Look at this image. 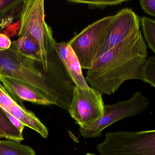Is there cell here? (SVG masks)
<instances>
[{
	"mask_svg": "<svg viewBox=\"0 0 155 155\" xmlns=\"http://www.w3.org/2000/svg\"><path fill=\"white\" fill-rule=\"evenodd\" d=\"M147 57L140 30L97 59L87 71L86 81L102 95L110 96L127 81H142Z\"/></svg>",
	"mask_w": 155,
	"mask_h": 155,
	"instance_id": "cell-1",
	"label": "cell"
},
{
	"mask_svg": "<svg viewBox=\"0 0 155 155\" xmlns=\"http://www.w3.org/2000/svg\"><path fill=\"white\" fill-rule=\"evenodd\" d=\"M0 76L23 82L43 93L54 105L68 110L75 84L60 60L52 62L44 75L35 63L18 57L11 48L0 52Z\"/></svg>",
	"mask_w": 155,
	"mask_h": 155,
	"instance_id": "cell-2",
	"label": "cell"
},
{
	"mask_svg": "<svg viewBox=\"0 0 155 155\" xmlns=\"http://www.w3.org/2000/svg\"><path fill=\"white\" fill-rule=\"evenodd\" d=\"M19 37H27L38 46L41 65L44 72H48L56 41L50 27L45 20L43 0H24L20 14Z\"/></svg>",
	"mask_w": 155,
	"mask_h": 155,
	"instance_id": "cell-3",
	"label": "cell"
},
{
	"mask_svg": "<svg viewBox=\"0 0 155 155\" xmlns=\"http://www.w3.org/2000/svg\"><path fill=\"white\" fill-rule=\"evenodd\" d=\"M97 149L101 155H155V130L108 132Z\"/></svg>",
	"mask_w": 155,
	"mask_h": 155,
	"instance_id": "cell-4",
	"label": "cell"
},
{
	"mask_svg": "<svg viewBox=\"0 0 155 155\" xmlns=\"http://www.w3.org/2000/svg\"><path fill=\"white\" fill-rule=\"evenodd\" d=\"M115 15L88 25L68 42L77 55L81 68L88 70L97 59Z\"/></svg>",
	"mask_w": 155,
	"mask_h": 155,
	"instance_id": "cell-5",
	"label": "cell"
},
{
	"mask_svg": "<svg viewBox=\"0 0 155 155\" xmlns=\"http://www.w3.org/2000/svg\"><path fill=\"white\" fill-rule=\"evenodd\" d=\"M149 105L148 98L140 91H137L127 100L105 105L103 115L89 127H80V133L86 138L100 137L103 130L113 123L139 115L146 110Z\"/></svg>",
	"mask_w": 155,
	"mask_h": 155,
	"instance_id": "cell-6",
	"label": "cell"
},
{
	"mask_svg": "<svg viewBox=\"0 0 155 155\" xmlns=\"http://www.w3.org/2000/svg\"><path fill=\"white\" fill-rule=\"evenodd\" d=\"M102 94L92 87L80 88L75 86L68 111L80 127L92 125L103 115Z\"/></svg>",
	"mask_w": 155,
	"mask_h": 155,
	"instance_id": "cell-7",
	"label": "cell"
},
{
	"mask_svg": "<svg viewBox=\"0 0 155 155\" xmlns=\"http://www.w3.org/2000/svg\"><path fill=\"white\" fill-rule=\"evenodd\" d=\"M138 16L131 9L124 8L115 14L111 23L100 50L97 59L109 50L140 30Z\"/></svg>",
	"mask_w": 155,
	"mask_h": 155,
	"instance_id": "cell-8",
	"label": "cell"
},
{
	"mask_svg": "<svg viewBox=\"0 0 155 155\" xmlns=\"http://www.w3.org/2000/svg\"><path fill=\"white\" fill-rule=\"evenodd\" d=\"M0 87L17 102L25 101L38 105H54L52 101L39 91L21 81L0 76Z\"/></svg>",
	"mask_w": 155,
	"mask_h": 155,
	"instance_id": "cell-9",
	"label": "cell"
},
{
	"mask_svg": "<svg viewBox=\"0 0 155 155\" xmlns=\"http://www.w3.org/2000/svg\"><path fill=\"white\" fill-rule=\"evenodd\" d=\"M54 47L68 75L75 86L80 88L90 87L83 76L78 59L68 42L55 41Z\"/></svg>",
	"mask_w": 155,
	"mask_h": 155,
	"instance_id": "cell-10",
	"label": "cell"
},
{
	"mask_svg": "<svg viewBox=\"0 0 155 155\" xmlns=\"http://www.w3.org/2000/svg\"><path fill=\"white\" fill-rule=\"evenodd\" d=\"M8 113L18 119L24 126L28 127L46 138L48 136L47 127L31 111H29L16 102L10 109Z\"/></svg>",
	"mask_w": 155,
	"mask_h": 155,
	"instance_id": "cell-11",
	"label": "cell"
},
{
	"mask_svg": "<svg viewBox=\"0 0 155 155\" xmlns=\"http://www.w3.org/2000/svg\"><path fill=\"white\" fill-rule=\"evenodd\" d=\"M10 48L21 58L41 65V54L38 46L30 38L19 37L17 41L12 42Z\"/></svg>",
	"mask_w": 155,
	"mask_h": 155,
	"instance_id": "cell-12",
	"label": "cell"
},
{
	"mask_svg": "<svg viewBox=\"0 0 155 155\" xmlns=\"http://www.w3.org/2000/svg\"><path fill=\"white\" fill-rule=\"evenodd\" d=\"M22 0H0V29L13 21L17 15L20 14Z\"/></svg>",
	"mask_w": 155,
	"mask_h": 155,
	"instance_id": "cell-13",
	"label": "cell"
},
{
	"mask_svg": "<svg viewBox=\"0 0 155 155\" xmlns=\"http://www.w3.org/2000/svg\"><path fill=\"white\" fill-rule=\"evenodd\" d=\"M0 138L20 142L23 134L11 122L3 110L0 107Z\"/></svg>",
	"mask_w": 155,
	"mask_h": 155,
	"instance_id": "cell-14",
	"label": "cell"
},
{
	"mask_svg": "<svg viewBox=\"0 0 155 155\" xmlns=\"http://www.w3.org/2000/svg\"><path fill=\"white\" fill-rule=\"evenodd\" d=\"M0 155H36L32 148L20 142L0 140Z\"/></svg>",
	"mask_w": 155,
	"mask_h": 155,
	"instance_id": "cell-15",
	"label": "cell"
},
{
	"mask_svg": "<svg viewBox=\"0 0 155 155\" xmlns=\"http://www.w3.org/2000/svg\"><path fill=\"white\" fill-rule=\"evenodd\" d=\"M145 40L149 48L155 52V21L147 17L140 18Z\"/></svg>",
	"mask_w": 155,
	"mask_h": 155,
	"instance_id": "cell-16",
	"label": "cell"
},
{
	"mask_svg": "<svg viewBox=\"0 0 155 155\" xmlns=\"http://www.w3.org/2000/svg\"><path fill=\"white\" fill-rule=\"evenodd\" d=\"M69 3L74 4H83L87 5L91 9H103L109 6L121 5L124 2H129V0H117V1H79L71 0L68 1Z\"/></svg>",
	"mask_w": 155,
	"mask_h": 155,
	"instance_id": "cell-17",
	"label": "cell"
},
{
	"mask_svg": "<svg viewBox=\"0 0 155 155\" xmlns=\"http://www.w3.org/2000/svg\"><path fill=\"white\" fill-rule=\"evenodd\" d=\"M142 81L155 87V57L147 58L142 69Z\"/></svg>",
	"mask_w": 155,
	"mask_h": 155,
	"instance_id": "cell-18",
	"label": "cell"
},
{
	"mask_svg": "<svg viewBox=\"0 0 155 155\" xmlns=\"http://www.w3.org/2000/svg\"><path fill=\"white\" fill-rule=\"evenodd\" d=\"M140 6L147 14L155 16V0H140Z\"/></svg>",
	"mask_w": 155,
	"mask_h": 155,
	"instance_id": "cell-19",
	"label": "cell"
},
{
	"mask_svg": "<svg viewBox=\"0 0 155 155\" xmlns=\"http://www.w3.org/2000/svg\"><path fill=\"white\" fill-rule=\"evenodd\" d=\"M12 41L8 36L0 32V52L9 49Z\"/></svg>",
	"mask_w": 155,
	"mask_h": 155,
	"instance_id": "cell-20",
	"label": "cell"
},
{
	"mask_svg": "<svg viewBox=\"0 0 155 155\" xmlns=\"http://www.w3.org/2000/svg\"><path fill=\"white\" fill-rule=\"evenodd\" d=\"M3 110V109H2ZM4 112L6 113V115H7V117L8 118L9 120H10L11 122H12V124L15 126V127L17 128L20 131L21 133H22L23 132V129H24V127L25 126L18 119L15 118V117H13L12 115L10 114L9 113H8V112H6L4 111Z\"/></svg>",
	"mask_w": 155,
	"mask_h": 155,
	"instance_id": "cell-21",
	"label": "cell"
},
{
	"mask_svg": "<svg viewBox=\"0 0 155 155\" xmlns=\"http://www.w3.org/2000/svg\"><path fill=\"white\" fill-rule=\"evenodd\" d=\"M86 155H95V154H91V153H87V154H86Z\"/></svg>",
	"mask_w": 155,
	"mask_h": 155,
	"instance_id": "cell-22",
	"label": "cell"
},
{
	"mask_svg": "<svg viewBox=\"0 0 155 155\" xmlns=\"http://www.w3.org/2000/svg\"><path fill=\"white\" fill-rule=\"evenodd\" d=\"M1 30L0 29V31H1Z\"/></svg>",
	"mask_w": 155,
	"mask_h": 155,
	"instance_id": "cell-23",
	"label": "cell"
}]
</instances>
